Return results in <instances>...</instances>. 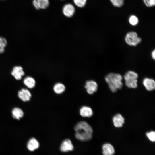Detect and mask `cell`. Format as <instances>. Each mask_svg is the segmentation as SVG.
I'll list each match as a JSON object with an SVG mask.
<instances>
[{
    "instance_id": "1",
    "label": "cell",
    "mask_w": 155,
    "mask_h": 155,
    "mask_svg": "<svg viewBox=\"0 0 155 155\" xmlns=\"http://www.w3.org/2000/svg\"><path fill=\"white\" fill-rule=\"evenodd\" d=\"M74 129L75 137L80 141H88L92 137V128L86 121H82L77 122L74 126Z\"/></svg>"
},
{
    "instance_id": "2",
    "label": "cell",
    "mask_w": 155,
    "mask_h": 155,
    "mask_svg": "<svg viewBox=\"0 0 155 155\" xmlns=\"http://www.w3.org/2000/svg\"><path fill=\"white\" fill-rule=\"evenodd\" d=\"M122 79L123 77L121 74L113 72L108 73L105 77V80L108 84L110 90L113 92L122 88Z\"/></svg>"
},
{
    "instance_id": "3",
    "label": "cell",
    "mask_w": 155,
    "mask_h": 155,
    "mask_svg": "<svg viewBox=\"0 0 155 155\" xmlns=\"http://www.w3.org/2000/svg\"><path fill=\"white\" fill-rule=\"evenodd\" d=\"M137 73L133 71H127L124 75L126 86L129 88H135L137 87Z\"/></svg>"
},
{
    "instance_id": "4",
    "label": "cell",
    "mask_w": 155,
    "mask_h": 155,
    "mask_svg": "<svg viewBox=\"0 0 155 155\" xmlns=\"http://www.w3.org/2000/svg\"><path fill=\"white\" fill-rule=\"evenodd\" d=\"M125 40L128 45L135 46L141 42L142 39L138 36L136 32L131 31L126 34L125 37Z\"/></svg>"
},
{
    "instance_id": "5",
    "label": "cell",
    "mask_w": 155,
    "mask_h": 155,
    "mask_svg": "<svg viewBox=\"0 0 155 155\" xmlns=\"http://www.w3.org/2000/svg\"><path fill=\"white\" fill-rule=\"evenodd\" d=\"M87 93L89 94H92L98 90V85L96 82L93 80L87 81L84 85Z\"/></svg>"
},
{
    "instance_id": "6",
    "label": "cell",
    "mask_w": 155,
    "mask_h": 155,
    "mask_svg": "<svg viewBox=\"0 0 155 155\" xmlns=\"http://www.w3.org/2000/svg\"><path fill=\"white\" fill-rule=\"evenodd\" d=\"M11 73V75L17 80H21L25 74L23 67L19 65L14 66Z\"/></svg>"
},
{
    "instance_id": "7",
    "label": "cell",
    "mask_w": 155,
    "mask_h": 155,
    "mask_svg": "<svg viewBox=\"0 0 155 155\" xmlns=\"http://www.w3.org/2000/svg\"><path fill=\"white\" fill-rule=\"evenodd\" d=\"M73 146L71 140L68 139L63 140L61 143L60 150L62 152H66L72 151Z\"/></svg>"
},
{
    "instance_id": "8",
    "label": "cell",
    "mask_w": 155,
    "mask_h": 155,
    "mask_svg": "<svg viewBox=\"0 0 155 155\" xmlns=\"http://www.w3.org/2000/svg\"><path fill=\"white\" fill-rule=\"evenodd\" d=\"M75 11V8L73 5L70 3L65 4L63 7L62 11L64 15L68 17H72Z\"/></svg>"
},
{
    "instance_id": "9",
    "label": "cell",
    "mask_w": 155,
    "mask_h": 155,
    "mask_svg": "<svg viewBox=\"0 0 155 155\" xmlns=\"http://www.w3.org/2000/svg\"><path fill=\"white\" fill-rule=\"evenodd\" d=\"M18 95L19 98L24 102L29 101L31 97L30 92L26 88H22L19 91Z\"/></svg>"
},
{
    "instance_id": "10",
    "label": "cell",
    "mask_w": 155,
    "mask_h": 155,
    "mask_svg": "<svg viewBox=\"0 0 155 155\" xmlns=\"http://www.w3.org/2000/svg\"><path fill=\"white\" fill-rule=\"evenodd\" d=\"M142 83L146 89L148 91H152L155 88V82L152 78H146L144 79Z\"/></svg>"
},
{
    "instance_id": "11",
    "label": "cell",
    "mask_w": 155,
    "mask_h": 155,
    "mask_svg": "<svg viewBox=\"0 0 155 155\" xmlns=\"http://www.w3.org/2000/svg\"><path fill=\"white\" fill-rule=\"evenodd\" d=\"M112 121L114 125L116 127H121L125 122V119L120 114H117L113 118Z\"/></svg>"
},
{
    "instance_id": "12",
    "label": "cell",
    "mask_w": 155,
    "mask_h": 155,
    "mask_svg": "<svg viewBox=\"0 0 155 155\" xmlns=\"http://www.w3.org/2000/svg\"><path fill=\"white\" fill-rule=\"evenodd\" d=\"M79 113L81 116L84 117H90L93 115V111L90 107L83 106L80 109Z\"/></svg>"
},
{
    "instance_id": "13",
    "label": "cell",
    "mask_w": 155,
    "mask_h": 155,
    "mask_svg": "<svg viewBox=\"0 0 155 155\" xmlns=\"http://www.w3.org/2000/svg\"><path fill=\"white\" fill-rule=\"evenodd\" d=\"M33 4L36 9H45L49 6V0H33Z\"/></svg>"
},
{
    "instance_id": "14",
    "label": "cell",
    "mask_w": 155,
    "mask_h": 155,
    "mask_svg": "<svg viewBox=\"0 0 155 155\" xmlns=\"http://www.w3.org/2000/svg\"><path fill=\"white\" fill-rule=\"evenodd\" d=\"M39 146V144L38 140L34 138H31L28 142L27 148L31 151H33L38 149Z\"/></svg>"
},
{
    "instance_id": "15",
    "label": "cell",
    "mask_w": 155,
    "mask_h": 155,
    "mask_svg": "<svg viewBox=\"0 0 155 155\" xmlns=\"http://www.w3.org/2000/svg\"><path fill=\"white\" fill-rule=\"evenodd\" d=\"M115 151L113 147L109 143L104 144L102 146V153L104 155H113Z\"/></svg>"
},
{
    "instance_id": "16",
    "label": "cell",
    "mask_w": 155,
    "mask_h": 155,
    "mask_svg": "<svg viewBox=\"0 0 155 155\" xmlns=\"http://www.w3.org/2000/svg\"><path fill=\"white\" fill-rule=\"evenodd\" d=\"M23 83L27 87L30 89L34 88L36 84L34 78L30 76L26 77L23 80Z\"/></svg>"
},
{
    "instance_id": "17",
    "label": "cell",
    "mask_w": 155,
    "mask_h": 155,
    "mask_svg": "<svg viewBox=\"0 0 155 155\" xmlns=\"http://www.w3.org/2000/svg\"><path fill=\"white\" fill-rule=\"evenodd\" d=\"M54 92L57 94H61L65 91L66 87L63 83L58 82L56 83L53 88Z\"/></svg>"
},
{
    "instance_id": "18",
    "label": "cell",
    "mask_w": 155,
    "mask_h": 155,
    "mask_svg": "<svg viewBox=\"0 0 155 155\" xmlns=\"http://www.w3.org/2000/svg\"><path fill=\"white\" fill-rule=\"evenodd\" d=\"M12 116L14 118L17 120H19L24 116V112L20 108H14L12 111Z\"/></svg>"
},
{
    "instance_id": "19",
    "label": "cell",
    "mask_w": 155,
    "mask_h": 155,
    "mask_svg": "<svg viewBox=\"0 0 155 155\" xmlns=\"http://www.w3.org/2000/svg\"><path fill=\"white\" fill-rule=\"evenodd\" d=\"M7 44L6 39L4 37L0 36V54L3 53L5 51V48Z\"/></svg>"
},
{
    "instance_id": "20",
    "label": "cell",
    "mask_w": 155,
    "mask_h": 155,
    "mask_svg": "<svg viewBox=\"0 0 155 155\" xmlns=\"http://www.w3.org/2000/svg\"><path fill=\"white\" fill-rule=\"evenodd\" d=\"M129 21L131 25L135 26L138 23L139 20L137 17L134 15H132L129 18Z\"/></svg>"
},
{
    "instance_id": "21",
    "label": "cell",
    "mask_w": 155,
    "mask_h": 155,
    "mask_svg": "<svg viewBox=\"0 0 155 155\" xmlns=\"http://www.w3.org/2000/svg\"><path fill=\"white\" fill-rule=\"evenodd\" d=\"M75 5L79 7H82L85 5L87 0H73Z\"/></svg>"
},
{
    "instance_id": "22",
    "label": "cell",
    "mask_w": 155,
    "mask_h": 155,
    "mask_svg": "<svg viewBox=\"0 0 155 155\" xmlns=\"http://www.w3.org/2000/svg\"><path fill=\"white\" fill-rule=\"evenodd\" d=\"M112 4L115 7H120L124 3V0H110Z\"/></svg>"
},
{
    "instance_id": "23",
    "label": "cell",
    "mask_w": 155,
    "mask_h": 155,
    "mask_svg": "<svg viewBox=\"0 0 155 155\" xmlns=\"http://www.w3.org/2000/svg\"><path fill=\"white\" fill-rule=\"evenodd\" d=\"M146 135L150 141L154 142L155 140V133L154 131H152L146 133Z\"/></svg>"
},
{
    "instance_id": "24",
    "label": "cell",
    "mask_w": 155,
    "mask_h": 155,
    "mask_svg": "<svg viewBox=\"0 0 155 155\" xmlns=\"http://www.w3.org/2000/svg\"><path fill=\"white\" fill-rule=\"evenodd\" d=\"M144 3L148 7H150L155 5V0H143Z\"/></svg>"
},
{
    "instance_id": "25",
    "label": "cell",
    "mask_w": 155,
    "mask_h": 155,
    "mask_svg": "<svg viewBox=\"0 0 155 155\" xmlns=\"http://www.w3.org/2000/svg\"><path fill=\"white\" fill-rule=\"evenodd\" d=\"M151 56L152 58L154 59H155V50L154 49L152 52Z\"/></svg>"
}]
</instances>
